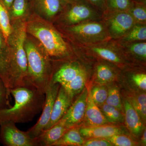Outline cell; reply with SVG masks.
Masks as SVG:
<instances>
[{"label":"cell","instance_id":"cell-39","mask_svg":"<svg viewBox=\"0 0 146 146\" xmlns=\"http://www.w3.org/2000/svg\"><path fill=\"white\" fill-rule=\"evenodd\" d=\"M142 143L145 145H146V129L144 130L143 133V136L142 138Z\"/></svg>","mask_w":146,"mask_h":146},{"label":"cell","instance_id":"cell-4","mask_svg":"<svg viewBox=\"0 0 146 146\" xmlns=\"http://www.w3.org/2000/svg\"><path fill=\"white\" fill-rule=\"evenodd\" d=\"M27 31L41 42L44 51L50 59L68 55L69 52L66 42L60 33L52 27L39 21H33L27 25Z\"/></svg>","mask_w":146,"mask_h":146},{"label":"cell","instance_id":"cell-10","mask_svg":"<svg viewBox=\"0 0 146 146\" xmlns=\"http://www.w3.org/2000/svg\"><path fill=\"white\" fill-rule=\"evenodd\" d=\"M73 99L74 98L60 85L53 107L50 119L44 130L51 127L63 117L72 103Z\"/></svg>","mask_w":146,"mask_h":146},{"label":"cell","instance_id":"cell-34","mask_svg":"<svg viewBox=\"0 0 146 146\" xmlns=\"http://www.w3.org/2000/svg\"><path fill=\"white\" fill-rule=\"evenodd\" d=\"M6 88L0 79V109L9 107V97Z\"/></svg>","mask_w":146,"mask_h":146},{"label":"cell","instance_id":"cell-40","mask_svg":"<svg viewBox=\"0 0 146 146\" xmlns=\"http://www.w3.org/2000/svg\"><path fill=\"white\" fill-rule=\"evenodd\" d=\"M65 1H70V0H65Z\"/></svg>","mask_w":146,"mask_h":146},{"label":"cell","instance_id":"cell-23","mask_svg":"<svg viewBox=\"0 0 146 146\" xmlns=\"http://www.w3.org/2000/svg\"><path fill=\"white\" fill-rule=\"evenodd\" d=\"M117 44L120 48L126 50L134 56L141 60L146 58V43L145 41L122 43Z\"/></svg>","mask_w":146,"mask_h":146},{"label":"cell","instance_id":"cell-31","mask_svg":"<svg viewBox=\"0 0 146 146\" xmlns=\"http://www.w3.org/2000/svg\"><path fill=\"white\" fill-rule=\"evenodd\" d=\"M112 146H132L136 145L134 141L128 136L123 133L115 134L111 137L106 138Z\"/></svg>","mask_w":146,"mask_h":146},{"label":"cell","instance_id":"cell-33","mask_svg":"<svg viewBox=\"0 0 146 146\" xmlns=\"http://www.w3.org/2000/svg\"><path fill=\"white\" fill-rule=\"evenodd\" d=\"M11 7L12 16L14 18H20L25 13L26 0H14Z\"/></svg>","mask_w":146,"mask_h":146},{"label":"cell","instance_id":"cell-21","mask_svg":"<svg viewBox=\"0 0 146 146\" xmlns=\"http://www.w3.org/2000/svg\"><path fill=\"white\" fill-rule=\"evenodd\" d=\"M86 80V74L85 70L82 69L74 79L63 86L70 96L74 98L83 91Z\"/></svg>","mask_w":146,"mask_h":146},{"label":"cell","instance_id":"cell-30","mask_svg":"<svg viewBox=\"0 0 146 146\" xmlns=\"http://www.w3.org/2000/svg\"><path fill=\"white\" fill-rule=\"evenodd\" d=\"M144 121L146 119V96L145 94H140L131 102Z\"/></svg>","mask_w":146,"mask_h":146},{"label":"cell","instance_id":"cell-35","mask_svg":"<svg viewBox=\"0 0 146 146\" xmlns=\"http://www.w3.org/2000/svg\"><path fill=\"white\" fill-rule=\"evenodd\" d=\"M83 146H111V143L105 138H89L85 141Z\"/></svg>","mask_w":146,"mask_h":146},{"label":"cell","instance_id":"cell-9","mask_svg":"<svg viewBox=\"0 0 146 146\" xmlns=\"http://www.w3.org/2000/svg\"><path fill=\"white\" fill-rule=\"evenodd\" d=\"M88 89H84L80 93L60 121L68 129L77 126L84 119L87 104Z\"/></svg>","mask_w":146,"mask_h":146},{"label":"cell","instance_id":"cell-38","mask_svg":"<svg viewBox=\"0 0 146 146\" xmlns=\"http://www.w3.org/2000/svg\"><path fill=\"white\" fill-rule=\"evenodd\" d=\"M94 5L97 6L100 8H102L103 0H89Z\"/></svg>","mask_w":146,"mask_h":146},{"label":"cell","instance_id":"cell-29","mask_svg":"<svg viewBox=\"0 0 146 146\" xmlns=\"http://www.w3.org/2000/svg\"><path fill=\"white\" fill-rule=\"evenodd\" d=\"M132 5L130 0H108L110 12L128 11Z\"/></svg>","mask_w":146,"mask_h":146},{"label":"cell","instance_id":"cell-17","mask_svg":"<svg viewBox=\"0 0 146 146\" xmlns=\"http://www.w3.org/2000/svg\"><path fill=\"white\" fill-rule=\"evenodd\" d=\"M84 119L86 126H95L108 124L109 123L106 119L101 110L92 99L90 90L88 91L87 104Z\"/></svg>","mask_w":146,"mask_h":146},{"label":"cell","instance_id":"cell-15","mask_svg":"<svg viewBox=\"0 0 146 146\" xmlns=\"http://www.w3.org/2000/svg\"><path fill=\"white\" fill-rule=\"evenodd\" d=\"M123 107L125 110L124 120L126 126L131 132L138 136L144 130V125L140 115L130 102L124 100Z\"/></svg>","mask_w":146,"mask_h":146},{"label":"cell","instance_id":"cell-11","mask_svg":"<svg viewBox=\"0 0 146 146\" xmlns=\"http://www.w3.org/2000/svg\"><path fill=\"white\" fill-rule=\"evenodd\" d=\"M100 18L99 13L84 4L73 6L65 15V19L70 25H76L88 21H96Z\"/></svg>","mask_w":146,"mask_h":146},{"label":"cell","instance_id":"cell-22","mask_svg":"<svg viewBox=\"0 0 146 146\" xmlns=\"http://www.w3.org/2000/svg\"><path fill=\"white\" fill-rule=\"evenodd\" d=\"M35 4L39 11L47 18H52L60 10V0H35Z\"/></svg>","mask_w":146,"mask_h":146},{"label":"cell","instance_id":"cell-2","mask_svg":"<svg viewBox=\"0 0 146 146\" xmlns=\"http://www.w3.org/2000/svg\"><path fill=\"white\" fill-rule=\"evenodd\" d=\"M27 32L26 24L19 21L12 27V31L7 41L10 52V90L25 85L27 61L25 44Z\"/></svg>","mask_w":146,"mask_h":146},{"label":"cell","instance_id":"cell-27","mask_svg":"<svg viewBox=\"0 0 146 146\" xmlns=\"http://www.w3.org/2000/svg\"><path fill=\"white\" fill-rule=\"evenodd\" d=\"M90 92L92 99L99 107L105 103L108 94V90L105 87L96 86L90 90Z\"/></svg>","mask_w":146,"mask_h":146},{"label":"cell","instance_id":"cell-13","mask_svg":"<svg viewBox=\"0 0 146 146\" xmlns=\"http://www.w3.org/2000/svg\"><path fill=\"white\" fill-rule=\"evenodd\" d=\"M106 42L83 45L82 46L104 60L115 63H122L123 60L117 52L119 48L117 44H113L112 45L110 44L109 45L106 44Z\"/></svg>","mask_w":146,"mask_h":146},{"label":"cell","instance_id":"cell-7","mask_svg":"<svg viewBox=\"0 0 146 146\" xmlns=\"http://www.w3.org/2000/svg\"><path fill=\"white\" fill-rule=\"evenodd\" d=\"M0 142L5 146H39L36 138H32L27 131L20 130L11 122L0 124Z\"/></svg>","mask_w":146,"mask_h":146},{"label":"cell","instance_id":"cell-6","mask_svg":"<svg viewBox=\"0 0 146 146\" xmlns=\"http://www.w3.org/2000/svg\"><path fill=\"white\" fill-rule=\"evenodd\" d=\"M104 24L111 39H120L136 23L128 11L105 13Z\"/></svg>","mask_w":146,"mask_h":146},{"label":"cell","instance_id":"cell-12","mask_svg":"<svg viewBox=\"0 0 146 146\" xmlns=\"http://www.w3.org/2000/svg\"><path fill=\"white\" fill-rule=\"evenodd\" d=\"M80 133L83 138H106L115 134L124 133L121 128L117 126L105 124L95 126L79 128Z\"/></svg>","mask_w":146,"mask_h":146},{"label":"cell","instance_id":"cell-19","mask_svg":"<svg viewBox=\"0 0 146 146\" xmlns=\"http://www.w3.org/2000/svg\"><path fill=\"white\" fill-rule=\"evenodd\" d=\"M84 142L76 126L69 129L52 146H80L83 145Z\"/></svg>","mask_w":146,"mask_h":146},{"label":"cell","instance_id":"cell-20","mask_svg":"<svg viewBox=\"0 0 146 146\" xmlns=\"http://www.w3.org/2000/svg\"><path fill=\"white\" fill-rule=\"evenodd\" d=\"M119 40V42L122 43L145 41L146 24L136 23L127 33Z\"/></svg>","mask_w":146,"mask_h":146},{"label":"cell","instance_id":"cell-18","mask_svg":"<svg viewBox=\"0 0 146 146\" xmlns=\"http://www.w3.org/2000/svg\"><path fill=\"white\" fill-rule=\"evenodd\" d=\"M82 69V68L75 63L65 64L54 73L51 82L64 86L74 79Z\"/></svg>","mask_w":146,"mask_h":146},{"label":"cell","instance_id":"cell-1","mask_svg":"<svg viewBox=\"0 0 146 146\" xmlns=\"http://www.w3.org/2000/svg\"><path fill=\"white\" fill-rule=\"evenodd\" d=\"M13 106L0 109V124L6 122L15 123L28 122L42 111L45 94L28 85L11 89Z\"/></svg>","mask_w":146,"mask_h":146},{"label":"cell","instance_id":"cell-26","mask_svg":"<svg viewBox=\"0 0 146 146\" xmlns=\"http://www.w3.org/2000/svg\"><path fill=\"white\" fill-rule=\"evenodd\" d=\"M96 75L97 81L102 84L112 81L115 77V73L112 69L104 64L97 66Z\"/></svg>","mask_w":146,"mask_h":146},{"label":"cell","instance_id":"cell-5","mask_svg":"<svg viewBox=\"0 0 146 146\" xmlns=\"http://www.w3.org/2000/svg\"><path fill=\"white\" fill-rule=\"evenodd\" d=\"M68 30L82 46L98 44L111 39L104 24L98 21L82 22L72 25Z\"/></svg>","mask_w":146,"mask_h":146},{"label":"cell","instance_id":"cell-28","mask_svg":"<svg viewBox=\"0 0 146 146\" xmlns=\"http://www.w3.org/2000/svg\"><path fill=\"white\" fill-rule=\"evenodd\" d=\"M105 103L116 108L121 111H123V107L117 87L113 86L108 89V94Z\"/></svg>","mask_w":146,"mask_h":146},{"label":"cell","instance_id":"cell-16","mask_svg":"<svg viewBox=\"0 0 146 146\" xmlns=\"http://www.w3.org/2000/svg\"><path fill=\"white\" fill-rule=\"evenodd\" d=\"M68 129L60 120L51 127L43 130L36 139L39 146H52Z\"/></svg>","mask_w":146,"mask_h":146},{"label":"cell","instance_id":"cell-36","mask_svg":"<svg viewBox=\"0 0 146 146\" xmlns=\"http://www.w3.org/2000/svg\"><path fill=\"white\" fill-rule=\"evenodd\" d=\"M132 80L140 89L145 91L146 89V75L144 73H138L132 76Z\"/></svg>","mask_w":146,"mask_h":146},{"label":"cell","instance_id":"cell-8","mask_svg":"<svg viewBox=\"0 0 146 146\" xmlns=\"http://www.w3.org/2000/svg\"><path fill=\"white\" fill-rule=\"evenodd\" d=\"M60 86L59 84L50 82L45 92L44 102L41 116L37 122L27 131L32 138H37L49 121L54 104Z\"/></svg>","mask_w":146,"mask_h":146},{"label":"cell","instance_id":"cell-14","mask_svg":"<svg viewBox=\"0 0 146 146\" xmlns=\"http://www.w3.org/2000/svg\"><path fill=\"white\" fill-rule=\"evenodd\" d=\"M9 64V48L7 42L0 31V79L6 88L8 95L10 96Z\"/></svg>","mask_w":146,"mask_h":146},{"label":"cell","instance_id":"cell-24","mask_svg":"<svg viewBox=\"0 0 146 146\" xmlns=\"http://www.w3.org/2000/svg\"><path fill=\"white\" fill-rule=\"evenodd\" d=\"M101 110L109 123H122L124 117L121 111L114 106L105 103L101 106Z\"/></svg>","mask_w":146,"mask_h":146},{"label":"cell","instance_id":"cell-3","mask_svg":"<svg viewBox=\"0 0 146 146\" xmlns=\"http://www.w3.org/2000/svg\"><path fill=\"white\" fill-rule=\"evenodd\" d=\"M25 48L27 61L25 85L34 87L45 94L53 74L50 59L31 41L26 39Z\"/></svg>","mask_w":146,"mask_h":146},{"label":"cell","instance_id":"cell-25","mask_svg":"<svg viewBox=\"0 0 146 146\" xmlns=\"http://www.w3.org/2000/svg\"><path fill=\"white\" fill-rule=\"evenodd\" d=\"M0 31L3 35L6 41L12 31L10 19L7 9L0 1Z\"/></svg>","mask_w":146,"mask_h":146},{"label":"cell","instance_id":"cell-37","mask_svg":"<svg viewBox=\"0 0 146 146\" xmlns=\"http://www.w3.org/2000/svg\"><path fill=\"white\" fill-rule=\"evenodd\" d=\"M0 1L7 9H9L10 7H11L14 0H0Z\"/></svg>","mask_w":146,"mask_h":146},{"label":"cell","instance_id":"cell-32","mask_svg":"<svg viewBox=\"0 0 146 146\" xmlns=\"http://www.w3.org/2000/svg\"><path fill=\"white\" fill-rule=\"evenodd\" d=\"M128 12L131 15L136 23L146 24V9L145 6L132 5Z\"/></svg>","mask_w":146,"mask_h":146}]
</instances>
